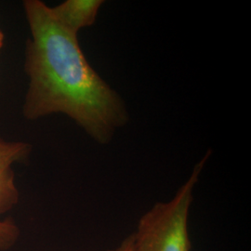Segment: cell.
I'll return each instance as SVG.
<instances>
[{
    "instance_id": "6da1fadb",
    "label": "cell",
    "mask_w": 251,
    "mask_h": 251,
    "mask_svg": "<svg viewBox=\"0 0 251 251\" xmlns=\"http://www.w3.org/2000/svg\"><path fill=\"white\" fill-rule=\"evenodd\" d=\"M24 8L31 32L25 50L29 86L24 117L36 120L61 113L96 143H111L129 121L124 100L92 68L77 36L59 24L49 6L25 0Z\"/></svg>"
},
{
    "instance_id": "7a4b0ae2",
    "label": "cell",
    "mask_w": 251,
    "mask_h": 251,
    "mask_svg": "<svg viewBox=\"0 0 251 251\" xmlns=\"http://www.w3.org/2000/svg\"><path fill=\"white\" fill-rule=\"evenodd\" d=\"M210 154L206 152L195 166L174 198L156 203L141 217L132 234L136 251H191L188 222L194 189Z\"/></svg>"
},
{
    "instance_id": "3957f363",
    "label": "cell",
    "mask_w": 251,
    "mask_h": 251,
    "mask_svg": "<svg viewBox=\"0 0 251 251\" xmlns=\"http://www.w3.org/2000/svg\"><path fill=\"white\" fill-rule=\"evenodd\" d=\"M32 146L23 142H8L0 138V215L8 213L20 200L13 166L25 161ZM21 230L13 219H0V251H9L18 242Z\"/></svg>"
},
{
    "instance_id": "277c9868",
    "label": "cell",
    "mask_w": 251,
    "mask_h": 251,
    "mask_svg": "<svg viewBox=\"0 0 251 251\" xmlns=\"http://www.w3.org/2000/svg\"><path fill=\"white\" fill-rule=\"evenodd\" d=\"M103 3L102 0H66L50 9L62 26L77 36L81 29L95 24Z\"/></svg>"
},
{
    "instance_id": "5b68a950",
    "label": "cell",
    "mask_w": 251,
    "mask_h": 251,
    "mask_svg": "<svg viewBox=\"0 0 251 251\" xmlns=\"http://www.w3.org/2000/svg\"><path fill=\"white\" fill-rule=\"evenodd\" d=\"M107 251H137L135 248L134 242H133L132 234L126 236L125 239L117 246V248H115L113 250H109Z\"/></svg>"
},
{
    "instance_id": "8992f818",
    "label": "cell",
    "mask_w": 251,
    "mask_h": 251,
    "mask_svg": "<svg viewBox=\"0 0 251 251\" xmlns=\"http://www.w3.org/2000/svg\"><path fill=\"white\" fill-rule=\"evenodd\" d=\"M3 43H4V34L1 31V29H0V50L3 47Z\"/></svg>"
}]
</instances>
